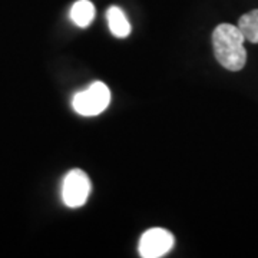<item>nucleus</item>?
I'll list each match as a JSON object with an SVG mask.
<instances>
[{
    "label": "nucleus",
    "instance_id": "obj_5",
    "mask_svg": "<svg viewBox=\"0 0 258 258\" xmlns=\"http://www.w3.org/2000/svg\"><path fill=\"white\" fill-rule=\"evenodd\" d=\"M106 19L108 25L111 29L112 35L116 37H126L131 33V25H129L128 18L123 13V10L118 6H111L106 12Z\"/></svg>",
    "mask_w": 258,
    "mask_h": 258
},
{
    "label": "nucleus",
    "instance_id": "obj_3",
    "mask_svg": "<svg viewBox=\"0 0 258 258\" xmlns=\"http://www.w3.org/2000/svg\"><path fill=\"white\" fill-rule=\"evenodd\" d=\"M92 185L91 179L82 169H72L69 171L63 179L62 185V198L63 203L71 208L82 207L88 201Z\"/></svg>",
    "mask_w": 258,
    "mask_h": 258
},
{
    "label": "nucleus",
    "instance_id": "obj_6",
    "mask_svg": "<svg viewBox=\"0 0 258 258\" xmlns=\"http://www.w3.org/2000/svg\"><path fill=\"white\" fill-rule=\"evenodd\" d=\"M95 18V6L89 0H78L71 9V19L76 26L86 28Z\"/></svg>",
    "mask_w": 258,
    "mask_h": 258
},
{
    "label": "nucleus",
    "instance_id": "obj_7",
    "mask_svg": "<svg viewBox=\"0 0 258 258\" xmlns=\"http://www.w3.org/2000/svg\"><path fill=\"white\" fill-rule=\"evenodd\" d=\"M237 26L242 32L245 40L251 43H258V9L242 15Z\"/></svg>",
    "mask_w": 258,
    "mask_h": 258
},
{
    "label": "nucleus",
    "instance_id": "obj_4",
    "mask_svg": "<svg viewBox=\"0 0 258 258\" xmlns=\"http://www.w3.org/2000/svg\"><path fill=\"white\" fill-rule=\"evenodd\" d=\"M174 235L164 228H151L139 240V255L144 258L164 257L174 247Z\"/></svg>",
    "mask_w": 258,
    "mask_h": 258
},
{
    "label": "nucleus",
    "instance_id": "obj_2",
    "mask_svg": "<svg viewBox=\"0 0 258 258\" xmlns=\"http://www.w3.org/2000/svg\"><path fill=\"white\" fill-rule=\"evenodd\" d=\"M111 102L109 88L103 82H93L82 92L75 95L74 109L83 116H96L103 112Z\"/></svg>",
    "mask_w": 258,
    "mask_h": 258
},
{
    "label": "nucleus",
    "instance_id": "obj_1",
    "mask_svg": "<svg viewBox=\"0 0 258 258\" xmlns=\"http://www.w3.org/2000/svg\"><path fill=\"white\" fill-rule=\"evenodd\" d=\"M245 37L238 26L221 23L212 32L214 55L222 68L231 72L241 71L247 62V50L244 47Z\"/></svg>",
    "mask_w": 258,
    "mask_h": 258
}]
</instances>
